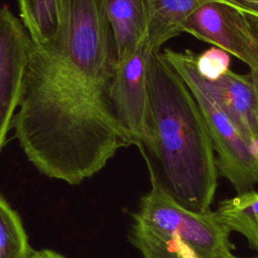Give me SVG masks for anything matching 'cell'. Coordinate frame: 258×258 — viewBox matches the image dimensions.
Instances as JSON below:
<instances>
[{"label":"cell","mask_w":258,"mask_h":258,"mask_svg":"<svg viewBox=\"0 0 258 258\" xmlns=\"http://www.w3.org/2000/svg\"><path fill=\"white\" fill-rule=\"evenodd\" d=\"M28 258H66L64 256L60 255L57 252H54L49 249H42L39 251L32 250L31 254Z\"/></svg>","instance_id":"cell-16"},{"label":"cell","mask_w":258,"mask_h":258,"mask_svg":"<svg viewBox=\"0 0 258 258\" xmlns=\"http://www.w3.org/2000/svg\"><path fill=\"white\" fill-rule=\"evenodd\" d=\"M219 0H146L147 38L154 50L183 32L188 16L199 7Z\"/></svg>","instance_id":"cell-10"},{"label":"cell","mask_w":258,"mask_h":258,"mask_svg":"<svg viewBox=\"0 0 258 258\" xmlns=\"http://www.w3.org/2000/svg\"><path fill=\"white\" fill-rule=\"evenodd\" d=\"M154 49L147 35L126 57L117 60L110 87V103L131 145L142 140L148 115L147 72Z\"/></svg>","instance_id":"cell-5"},{"label":"cell","mask_w":258,"mask_h":258,"mask_svg":"<svg viewBox=\"0 0 258 258\" xmlns=\"http://www.w3.org/2000/svg\"><path fill=\"white\" fill-rule=\"evenodd\" d=\"M116 64L99 0H66L56 37L42 45L30 40L13 129L41 173L79 184L131 145L110 103Z\"/></svg>","instance_id":"cell-1"},{"label":"cell","mask_w":258,"mask_h":258,"mask_svg":"<svg viewBox=\"0 0 258 258\" xmlns=\"http://www.w3.org/2000/svg\"><path fill=\"white\" fill-rule=\"evenodd\" d=\"M30 37L8 6L0 8V151L19 106Z\"/></svg>","instance_id":"cell-7"},{"label":"cell","mask_w":258,"mask_h":258,"mask_svg":"<svg viewBox=\"0 0 258 258\" xmlns=\"http://www.w3.org/2000/svg\"><path fill=\"white\" fill-rule=\"evenodd\" d=\"M31 252L19 215L0 195V258H28Z\"/></svg>","instance_id":"cell-13"},{"label":"cell","mask_w":258,"mask_h":258,"mask_svg":"<svg viewBox=\"0 0 258 258\" xmlns=\"http://www.w3.org/2000/svg\"><path fill=\"white\" fill-rule=\"evenodd\" d=\"M226 258H241V257H236V256H234L233 254H231V255H229V256L226 257ZM253 258H258V256H257V257H253Z\"/></svg>","instance_id":"cell-19"},{"label":"cell","mask_w":258,"mask_h":258,"mask_svg":"<svg viewBox=\"0 0 258 258\" xmlns=\"http://www.w3.org/2000/svg\"><path fill=\"white\" fill-rule=\"evenodd\" d=\"M182 29L235 55L249 68L256 63L257 43L252 23L233 6L221 1L207 3L188 16Z\"/></svg>","instance_id":"cell-6"},{"label":"cell","mask_w":258,"mask_h":258,"mask_svg":"<svg viewBox=\"0 0 258 258\" xmlns=\"http://www.w3.org/2000/svg\"><path fill=\"white\" fill-rule=\"evenodd\" d=\"M162 55L182 79L195 97L206 121L218 171L237 194L252 190L258 183V145L247 139L210 94L197 67L198 54L190 49L165 48Z\"/></svg>","instance_id":"cell-4"},{"label":"cell","mask_w":258,"mask_h":258,"mask_svg":"<svg viewBox=\"0 0 258 258\" xmlns=\"http://www.w3.org/2000/svg\"><path fill=\"white\" fill-rule=\"evenodd\" d=\"M205 84L244 136L258 145V98L250 75H239L228 70L216 81L205 80Z\"/></svg>","instance_id":"cell-8"},{"label":"cell","mask_w":258,"mask_h":258,"mask_svg":"<svg viewBox=\"0 0 258 258\" xmlns=\"http://www.w3.org/2000/svg\"><path fill=\"white\" fill-rule=\"evenodd\" d=\"M99 1L112 29L117 60H121L147 35L146 0Z\"/></svg>","instance_id":"cell-9"},{"label":"cell","mask_w":258,"mask_h":258,"mask_svg":"<svg viewBox=\"0 0 258 258\" xmlns=\"http://www.w3.org/2000/svg\"><path fill=\"white\" fill-rule=\"evenodd\" d=\"M251 22H252L253 26L258 30V21H257V20H253V21H251Z\"/></svg>","instance_id":"cell-18"},{"label":"cell","mask_w":258,"mask_h":258,"mask_svg":"<svg viewBox=\"0 0 258 258\" xmlns=\"http://www.w3.org/2000/svg\"><path fill=\"white\" fill-rule=\"evenodd\" d=\"M214 213L230 233L244 236L258 256V191L252 189L223 200Z\"/></svg>","instance_id":"cell-11"},{"label":"cell","mask_w":258,"mask_h":258,"mask_svg":"<svg viewBox=\"0 0 258 258\" xmlns=\"http://www.w3.org/2000/svg\"><path fill=\"white\" fill-rule=\"evenodd\" d=\"M258 21V0H219Z\"/></svg>","instance_id":"cell-15"},{"label":"cell","mask_w":258,"mask_h":258,"mask_svg":"<svg viewBox=\"0 0 258 258\" xmlns=\"http://www.w3.org/2000/svg\"><path fill=\"white\" fill-rule=\"evenodd\" d=\"M252 23V22H251ZM253 26V24H252ZM254 31H255V35H256V43H257V58H256V63L250 68V77L253 81L255 90H256V94H257V98H258V30L253 26Z\"/></svg>","instance_id":"cell-17"},{"label":"cell","mask_w":258,"mask_h":258,"mask_svg":"<svg viewBox=\"0 0 258 258\" xmlns=\"http://www.w3.org/2000/svg\"><path fill=\"white\" fill-rule=\"evenodd\" d=\"M230 64L229 53L218 47H211L201 54H198L197 67L199 73L207 81L213 82L224 75Z\"/></svg>","instance_id":"cell-14"},{"label":"cell","mask_w":258,"mask_h":258,"mask_svg":"<svg viewBox=\"0 0 258 258\" xmlns=\"http://www.w3.org/2000/svg\"><path fill=\"white\" fill-rule=\"evenodd\" d=\"M147 92L146 129L137 147L151 186L188 211H210L219 172L210 133L195 97L160 50L150 56Z\"/></svg>","instance_id":"cell-2"},{"label":"cell","mask_w":258,"mask_h":258,"mask_svg":"<svg viewBox=\"0 0 258 258\" xmlns=\"http://www.w3.org/2000/svg\"><path fill=\"white\" fill-rule=\"evenodd\" d=\"M133 220L131 242L143 257L182 248L199 258H226L232 254L230 232L213 211H188L157 187L151 186L141 198Z\"/></svg>","instance_id":"cell-3"},{"label":"cell","mask_w":258,"mask_h":258,"mask_svg":"<svg viewBox=\"0 0 258 258\" xmlns=\"http://www.w3.org/2000/svg\"><path fill=\"white\" fill-rule=\"evenodd\" d=\"M21 23L37 45L51 42L57 35L66 0H17Z\"/></svg>","instance_id":"cell-12"}]
</instances>
